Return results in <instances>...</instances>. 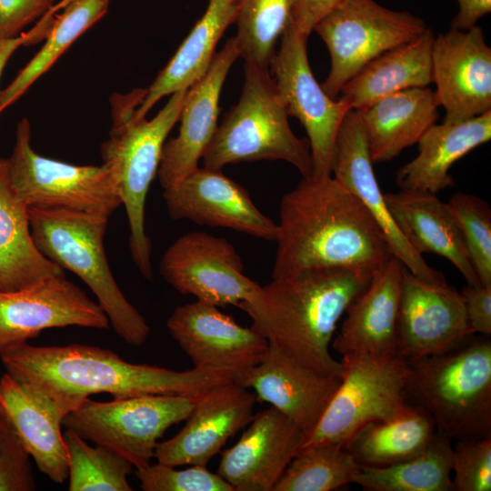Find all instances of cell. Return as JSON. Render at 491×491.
<instances>
[{
    "mask_svg": "<svg viewBox=\"0 0 491 491\" xmlns=\"http://www.w3.org/2000/svg\"><path fill=\"white\" fill-rule=\"evenodd\" d=\"M44 38V29L36 24L30 31L16 37L0 40V77L7 61L21 45L35 44Z\"/></svg>",
    "mask_w": 491,
    "mask_h": 491,
    "instance_id": "obj_46",
    "label": "cell"
},
{
    "mask_svg": "<svg viewBox=\"0 0 491 491\" xmlns=\"http://www.w3.org/2000/svg\"><path fill=\"white\" fill-rule=\"evenodd\" d=\"M0 358L8 375L42 391L64 416L95 394L195 398L216 386L235 382L217 371L133 364L111 350L81 344L35 346L26 342L0 353Z\"/></svg>",
    "mask_w": 491,
    "mask_h": 491,
    "instance_id": "obj_2",
    "label": "cell"
},
{
    "mask_svg": "<svg viewBox=\"0 0 491 491\" xmlns=\"http://www.w3.org/2000/svg\"><path fill=\"white\" fill-rule=\"evenodd\" d=\"M428 28L423 19L407 11L389 9L375 0H344L314 28L331 58L323 90L337 98L345 84L369 62L415 40Z\"/></svg>",
    "mask_w": 491,
    "mask_h": 491,
    "instance_id": "obj_11",
    "label": "cell"
},
{
    "mask_svg": "<svg viewBox=\"0 0 491 491\" xmlns=\"http://www.w3.org/2000/svg\"><path fill=\"white\" fill-rule=\"evenodd\" d=\"M28 215L39 251L86 284L119 337L131 346L145 344L150 326L126 299L108 265L104 240L109 217L37 207H28Z\"/></svg>",
    "mask_w": 491,
    "mask_h": 491,
    "instance_id": "obj_6",
    "label": "cell"
},
{
    "mask_svg": "<svg viewBox=\"0 0 491 491\" xmlns=\"http://www.w3.org/2000/svg\"><path fill=\"white\" fill-rule=\"evenodd\" d=\"M240 57L235 36L214 55L205 75L186 91L178 134L165 141L157 171L164 190L180 183L198 167L217 128L219 99L227 74Z\"/></svg>",
    "mask_w": 491,
    "mask_h": 491,
    "instance_id": "obj_20",
    "label": "cell"
},
{
    "mask_svg": "<svg viewBox=\"0 0 491 491\" xmlns=\"http://www.w3.org/2000/svg\"><path fill=\"white\" fill-rule=\"evenodd\" d=\"M65 270L46 258L33 239L27 205L11 188L7 158L0 159V290L23 288Z\"/></svg>",
    "mask_w": 491,
    "mask_h": 491,
    "instance_id": "obj_31",
    "label": "cell"
},
{
    "mask_svg": "<svg viewBox=\"0 0 491 491\" xmlns=\"http://www.w3.org/2000/svg\"><path fill=\"white\" fill-rule=\"evenodd\" d=\"M343 375L326 411L301 447L339 444L361 426L392 422L416 408L406 394L408 363L399 354L342 356Z\"/></svg>",
    "mask_w": 491,
    "mask_h": 491,
    "instance_id": "obj_8",
    "label": "cell"
},
{
    "mask_svg": "<svg viewBox=\"0 0 491 491\" xmlns=\"http://www.w3.org/2000/svg\"><path fill=\"white\" fill-rule=\"evenodd\" d=\"M239 440L222 452L217 474L235 491H273L305 434L271 406L254 415Z\"/></svg>",
    "mask_w": 491,
    "mask_h": 491,
    "instance_id": "obj_22",
    "label": "cell"
},
{
    "mask_svg": "<svg viewBox=\"0 0 491 491\" xmlns=\"http://www.w3.org/2000/svg\"><path fill=\"white\" fill-rule=\"evenodd\" d=\"M236 0H208L206 9L178 49L146 88L135 118L145 117L161 98L187 90L208 69L226 28L235 23Z\"/></svg>",
    "mask_w": 491,
    "mask_h": 491,
    "instance_id": "obj_30",
    "label": "cell"
},
{
    "mask_svg": "<svg viewBox=\"0 0 491 491\" xmlns=\"http://www.w3.org/2000/svg\"><path fill=\"white\" fill-rule=\"evenodd\" d=\"M409 402L451 440L491 436V341L473 336L441 354L406 359Z\"/></svg>",
    "mask_w": 491,
    "mask_h": 491,
    "instance_id": "obj_5",
    "label": "cell"
},
{
    "mask_svg": "<svg viewBox=\"0 0 491 491\" xmlns=\"http://www.w3.org/2000/svg\"><path fill=\"white\" fill-rule=\"evenodd\" d=\"M451 439L436 431L419 456L389 466H360L352 483L370 491H453Z\"/></svg>",
    "mask_w": 491,
    "mask_h": 491,
    "instance_id": "obj_33",
    "label": "cell"
},
{
    "mask_svg": "<svg viewBox=\"0 0 491 491\" xmlns=\"http://www.w3.org/2000/svg\"><path fill=\"white\" fill-rule=\"evenodd\" d=\"M29 455L0 406V491H34Z\"/></svg>",
    "mask_w": 491,
    "mask_h": 491,
    "instance_id": "obj_41",
    "label": "cell"
},
{
    "mask_svg": "<svg viewBox=\"0 0 491 491\" xmlns=\"http://www.w3.org/2000/svg\"><path fill=\"white\" fill-rule=\"evenodd\" d=\"M240 98L225 115L202 159L221 169L240 162L283 160L303 177L313 175L308 145L292 131L269 68L245 61Z\"/></svg>",
    "mask_w": 491,
    "mask_h": 491,
    "instance_id": "obj_7",
    "label": "cell"
},
{
    "mask_svg": "<svg viewBox=\"0 0 491 491\" xmlns=\"http://www.w3.org/2000/svg\"><path fill=\"white\" fill-rule=\"evenodd\" d=\"M464 236L468 255L482 286H491V209L487 202L456 193L446 203Z\"/></svg>",
    "mask_w": 491,
    "mask_h": 491,
    "instance_id": "obj_38",
    "label": "cell"
},
{
    "mask_svg": "<svg viewBox=\"0 0 491 491\" xmlns=\"http://www.w3.org/2000/svg\"><path fill=\"white\" fill-rule=\"evenodd\" d=\"M476 334L461 293L447 282L431 283L403 269L398 354L416 359L448 351Z\"/></svg>",
    "mask_w": 491,
    "mask_h": 491,
    "instance_id": "obj_16",
    "label": "cell"
},
{
    "mask_svg": "<svg viewBox=\"0 0 491 491\" xmlns=\"http://www.w3.org/2000/svg\"><path fill=\"white\" fill-rule=\"evenodd\" d=\"M437 429L432 417L420 407L392 422H369L344 444L360 466L383 467L410 460L422 454Z\"/></svg>",
    "mask_w": 491,
    "mask_h": 491,
    "instance_id": "obj_32",
    "label": "cell"
},
{
    "mask_svg": "<svg viewBox=\"0 0 491 491\" xmlns=\"http://www.w3.org/2000/svg\"><path fill=\"white\" fill-rule=\"evenodd\" d=\"M163 198L174 220L185 219L276 241L277 224L265 215L248 192L221 169L198 166L176 185L164 190Z\"/></svg>",
    "mask_w": 491,
    "mask_h": 491,
    "instance_id": "obj_18",
    "label": "cell"
},
{
    "mask_svg": "<svg viewBox=\"0 0 491 491\" xmlns=\"http://www.w3.org/2000/svg\"><path fill=\"white\" fill-rule=\"evenodd\" d=\"M255 394L236 382L216 386L195 397L182 430L157 443L155 457L169 466H203L254 416Z\"/></svg>",
    "mask_w": 491,
    "mask_h": 491,
    "instance_id": "obj_19",
    "label": "cell"
},
{
    "mask_svg": "<svg viewBox=\"0 0 491 491\" xmlns=\"http://www.w3.org/2000/svg\"><path fill=\"white\" fill-rule=\"evenodd\" d=\"M435 92L426 87L406 89L356 110L366 135L373 163L396 158L417 144L439 117Z\"/></svg>",
    "mask_w": 491,
    "mask_h": 491,
    "instance_id": "obj_28",
    "label": "cell"
},
{
    "mask_svg": "<svg viewBox=\"0 0 491 491\" xmlns=\"http://www.w3.org/2000/svg\"><path fill=\"white\" fill-rule=\"evenodd\" d=\"M373 164L360 115L356 110H349L335 142L332 176L368 210L385 234L394 256L408 271L427 282H446L445 275L426 264L396 225L376 180Z\"/></svg>",
    "mask_w": 491,
    "mask_h": 491,
    "instance_id": "obj_21",
    "label": "cell"
},
{
    "mask_svg": "<svg viewBox=\"0 0 491 491\" xmlns=\"http://www.w3.org/2000/svg\"><path fill=\"white\" fill-rule=\"evenodd\" d=\"M72 326L107 329L110 322L98 303L65 276L17 290H0V353L45 329Z\"/></svg>",
    "mask_w": 491,
    "mask_h": 491,
    "instance_id": "obj_15",
    "label": "cell"
},
{
    "mask_svg": "<svg viewBox=\"0 0 491 491\" xmlns=\"http://www.w3.org/2000/svg\"><path fill=\"white\" fill-rule=\"evenodd\" d=\"M109 3L110 0H63L61 12L55 15L44 45L0 92V113L19 99L81 35L107 13Z\"/></svg>",
    "mask_w": 491,
    "mask_h": 491,
    "instance_id": "obj_34",
    "label": "cell"
},
{
    "mask_svg": "<svg viewBox=\"0 0 491 491\" xmlns=\"http://www.w3.org/2000/svg\"><path fill=\"white\" fill-rule=\"evenodd\" d=\"M370 279L346 268L306 269L272 278L242 310L269 343L323 375L341 378L343 366L332 356L331 344L339 320Z\"/></svg>",
    "mask_w": 491,
    "mask_h": 491,
    "instance_id": "obj_3",
    "label": "cell"
},
{
    "mask_svg": "<svg viewBox=\"0 0 491 491\" xmlns=\"http://www.w3.org/2000/svg\"><path fill=\"white\" fill-rule=\"evenodd\" d=\"M435 95L444 121L469 119L491 110V48L477 25L435 36L432 46Z\"/></svg>",
    "mask_w": 491,
    "mask_h": 491,
    "instance_id": "obj_17",
    "label": "cell"
},
{
    "mask_svg": "<svg viewBox=\"0 0 491 491\" xmlns=\"http://www.w3.org/2000/svg\"><path fill=\"white\" fill-rule=\"evenodd\" d=\"M272 278L339 267L372 277L394 253L371 214L332 175L303 177L280 202Z\"/></svg>",
    "mask_w": 491,
    "mask_h": 491,
    "instance_id": "obj_1",
    "label": "cell"
},
{
    "mask_svg": "<svg viewBox=\"0 0 491 491\" xmlns=\"http://www.w3.org/2000/svg\"><path fill=\"white\" fill-rule=\"evenodd\" d=\"M359 464L339 444L301 447L273 491H331L352 483Z\"/></svg>",
    "mask_w": 491,
    "mask_h": 491,
    "instance_id": "obj_35",
    "label": "cell"
},
{
    "mask_svg": "<svg viewBox=\"0 0 491 491\" xmlns=\"http://www.w3.org/2000/svg\"><path fill=\"white\" fill-rule=\"evenodd\" d=\"M295 0H236L235 36L240 57L268 67L287 28Z\"/></svg>",
    "mask_w": 491,
    "mask_h": 491,
    "instance_id": "obj_36",
    "label": "cell"
},
{
    "mask_svg": "<svg viewBox=\"0 0 491 491\" xmlns=\"http://www.w3.org/2000/svg\"><path fill=\"white\" fill-rule=\"evenodd\" d=\"M491 139V110L480 115L435 124L418 141V154L396 173L402 190H420L437 194L452 187V165Z\"/></svg>",
    "mask_w": 491,
    "mask_h": 491,
    "instance_id": "obj_27",
    "label": "cell"
},
{
    "mask_svg": "<svg viewBox=\"0 0 491 491\" xmlns=\"http://www.w3.org/2000/svg\"><path fill=\"white\" fill-rule=\"evenodd\" d=\"M146 88L127 94L115 93L110 98L112 127L101 145L103 163L117 176L121 204L126 213L132 259L141 275L153 281L152 246L145 227V199L157 175L166 137L179 119L187 90L171 95L165 106L147 120L135 119V112Z\"/></svg>",
    "mask_w": 491,
    "mask_h": 491,
    "instance_id": "obj_4",
    "label": "cell"
},
{
    "mask_svg": "<svg viewBox=\"0 0 491 491\" xmlns=\"http://www.w3.org/2000/svg\"><path fill=\"white\" fill-rule=\"evenodd\" d=\"M307 38L289 23L269 66L288 115L296 117L306 132L312 175L329 176L336 135L350 109L316 82L308 62Z\"/></svg>",
    "mask_w": 491,
    "mask_h": 491,
    "instance_id": "obj_13",
    "label": "cell"
},
{
    "mask_svg": "<svg viewBox=\"0 0 491 491\" xmlns=\"http://www.w3.org/2000/svg\"><path fill=\"white\" fill-rule=\"evenodd\" d=\"M195 397L143 395L97 402L87 398L66 414L63 426L85 440L103 446L128 460L135 469L150 465L158 439L186 419Z\"/></svg>",
    "mask_w": 491,
    "mask_h": 491,
    "instance_id": "obj_10",
    "label": "cell"
},
{
    "mask_svg": "<svg viewBox=\"0 0 491 491\" xmlns=\"http://www.w3.org/2000/svg\"><path fill=\"white\" fill-rule=\"evenodd\" d=\"M435 36L429 27L415 40L380 55L345 84L337 98L350 110H359L384 96L428 86L433 83Z\"/></svg>",
    "mask_w": 491,
    "mask_h": 491,
    "instance_id": "obj_29",
    "label": "cell"
},
{
    "mask_svg": "<svg viewBox=\"0 0 491 491\" xmlns=\"http://www.w3.org/2000/svg\"><path fill=\"white\" fill-rule=\"evenodd\" d=\"M385 200L396 225L418 254L443 256L455 266L467 285H481L459 225L447 204L436 194L400 189L385 194Z\"/></svg>",
    "mask_w": 491,
    "mask_h": 491,
    "instance_id": "obj_26",
    "label": "cell"
},
{
    "mask_svg": "<svg viewBox=\"0 0 491 491\" xmlns=\"http://www.w3.org/2000/svg\"><path fill=\"white\" fill-rule=\"evenodd\" d=\"M11 188L27 207L63 209L107 217L121 204L115 170L101 165H75L38 155L31 145L26 118L16 127L15 144L7 158Z\"/></svg>",
    "mask_w": 491,
    "mask_h": 491,
    "instance_id": "obj_9",
    "label": "cell"
},
{
    "mask_svg": "<svg viewBox=\"0 0 491 491\" xmlns=\"http://www.w3.org/2000/svg\"><path fill=\"white\" fill-rule=\"evenodd\" d=\"M469 326L475 334L491 335V286L466 285L461 291Z\"/></svg>",
    "mask_w": 491,
    "mask_h": 491,
    "instance_id": "obj_43",
    "label": "cell"
},
{
    "mask_svg": "<svg viewBox=\"0 0 491 491\" xmlns=\"http://www.w3.org/2000/svg\"><path fill=\"white\" fill-rule=\"evenodd\" d=\"M405 266L396 256L372 276L350 304L331 346L341 356L398 354V319Z\"/></svg>",
    "mask_w": 491,
    "mask_h": 491,
    "instance_id": "obj_24",
    "label": "cell"
},
{
    "mask_svg": "<svg viewBox=\"0 0 491 491\" xmlns=\"http://www.w3.org/2000/svg\"><path fill=\"white\" fill-rule=\"evenodd\" d=\"M458 12L451 21V29L468 30L491 12V0H457Z\"/></svg>",
    "mask_w": 491,
    "mask_h": 491,
    "instance_id": "obj_45",
    "label": "cell"
},
{
    "mask_svg": "<svg viewBox=\"0 0 491 491\" xmlns=\"http://www.w3.org/2000/svg\"><path fill=\"white\" fill-rule=\"evenodd\" d=\"M68 462L70 491H132L128 476L133 465L99 445L89 446L70 428L63 434Z\"/></svg>",
    "mask_w": 491,
    "mask_h": 491,
    "instance_id": "obj_37",
    "label": "cell"
},
{
    "mask_svg": "<svg viewBox=\"0 0 491 491\" xmlns=\"http://www.w3.org/2000/svg\"><path fill=\"white\" fill-rule=\"evenodd\" d=\"M166 327L194 367L224 373L236 383L262 360L269 345L254 328L198 300L175 307Z\"/></svg>",
    "mask_w": 491,
    "mask_h": 491,
    "instance_id": "obj_14",
    "label": "cell"
},
{
    "mask_svg": "<svg viewBox=\"0 0 491 491\" xmlns=\"http://www.w3.org/2000/svg\"><path fill=\"white\" fill-rule=\"evenodd\" d=\"M340 381L269 343L262 360L239 384L254 390L257 401L270 404L296 424L306 439L322 417Z\"/></svg>",
    "mask_w": 491,
    "mask_h": 491,
    "instance_id": "obj_23",
    "label": "cell"
},
{
    "mask_svg": "<svg viewBox=\"0 0 491 491\" xmlns=\"http://www.w3.org/2000/svg\"><path fill=\"white\" fill-rule=\"evenodd\" d=\"M243 271L242 259L231 243L201 231L177 238L159 265L161 276L178 293L215 306L240 309L254 304L262 289Z\"/></svg>",
    "mask_w": 491,
    "mask_h": 491,
    "instance_id": "obj_12",
    "label": "cell"
},
{
    "mask_svg": "<svg viewBox=\"0 0 491 491\" xmlns=\"http://www.w3.org/2000/svg\"><path fill=\"white\" fill-rule=\"evenodd\" d=\"M344 0H295L290 23L308 37L316 25Z\"/></svg>",
    "mask_w": 491,
    "mask_h": 491,
    "instance_id": "obj_44",
    "label": "cell"
},
{
    "mask_svg": "<svg viewBox=\"0 0 491 491\" xmlns=\"http://www.w3.org/2000/svg\"><path fill=\"white\" fill-rule=\"evenodd\" d=\"M55 5V0H0V40L18 36Z\"/></svg>",
    "mask_w": 491,
    "mask_h": 491,
    "instance_id": "obj_42",
    "label": "cell"
},
{
    "mask_svg": "<svg viewBox=\"0 0 491 491\" xmlns=\"http://www.w3.org/2000/svg\"><path fill=\"white\" fill-rule=\"evenodd\" d=\"M453 487L456 491L491 490V436L456 440L453 446Z\"/></svg>",
    "mask_w": 491,
    "mask_h": 491,
    "instance_id": "obj_40",
    "label": "cell"
},
{
    "mask_svg": "<svg viewBox=\"0 0 491 491\" xmlns=\"http://www.w3.org/2000/svg\"><path fill=\"white\" fill-rule=\"evenodd\" d=\"M0 406L38 470L53 482L64 483L68 478L62 434L65 416L57 405L36 387L5 372L0 379Z\"/></svg>",
    "mask_w": 491,
    "mask_h": 491,
    "instance_id": "obj_25",
    "label": "cell"
},
{
    "mask_svg": "<svg viewBox=\"0 0 491 491\" xmlns=\"http://www.w3.org/2000/svg\"><path fill=\"white\" fill-rule=\"evenodd\" d=\"M135 476L144 491H235L217 473L203 466L176 470L157 462L135 469Z\"/></svg>",
    "mask_w": 491,
    "mask_h": 491,
    "instance_id": "obj_39",
    "label": "cell"
}]
</instances>
